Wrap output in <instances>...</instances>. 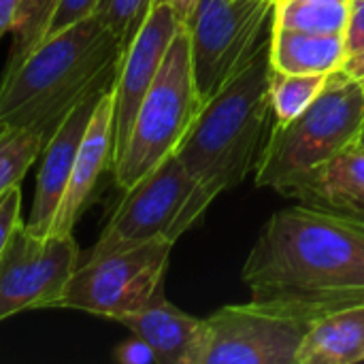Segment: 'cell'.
Here are the masks:
<instances>
[{
	"label": "cell",
	"mask_w": 364,
	"mask_h": 364,
	"mask_svg": "<svg viewBox=\"0 0 364 364\" xmlns=\"http://www.w3.org/2000/svg\"><path fill=\"white\" fill-rule=\"evenodd\" d=\"M241 279L252 301L309 322L364 307V220L301 203L279 209L260 228Z\"/></svg>",
	"instance_id": "1"
},
{
	"label": "cell",
	"mask_w": 364,
	"mask_h": 364,
	"mask_svg": "<svg viewBox=\"0 0 364 364\" xmlns=\"http://www.w3.org/2000/svg\"><path fill=\"white\" fill-rule=\"evenodd\" d=\"M122 41L98 13L38 41L0 81V126L60 124L87 94L113 85Z\"/></svg>",
	"instance_id": "2"
},
{
	"label": "cell",
	"mask_w": 364,
	"mask_h": 364,
	"mask_svg": "<svg viewBox=\"0 0 364 364\" xmlns=\"http://www.w3.org/2000/svg\"><path fill=\"white\" fill-rule=\"evenodd\" d=\"M269 79L267 45L250 66L203 105L175 151L183 166L218 196L237 188L258 166L275 122Z\"/></svg>",
	"instance_id": "3"
},
{
	"label": "cell",
	"mask_w": 364,
	"mask_h": 364,
	"mask_svg": "<svg viewBox=\"0 0 364 364\" xmlns=\"http://www.w3.org/2000/svg\"><path fill=\"white\" fill-rule=\"evenodd\" d=\"M364 87L343 70L290 124H275L256 166V186L282 192L301 175L360 143Z\"/></svg>",
	"instance_id": "4"
},
{
	"label": "cell",
	"mask_w": 364,
	"mask_h": 364,
	"mask_svg": "<svg viewBox=\"0 0 364 364\" xmlns=\"http://www.w3.org/2000/svg\"><path fill=\"white\" fill-rule=\"evenodd\" d=\"M203 100L196 90L190 36L181 26L175 34L162 66L134 115L126 147L111 173L124 192L177 151L194 124Z\"/></svg>",
	"instance_id": "5"
},
{
	"label": "cell",
	"mask_w": 364,
	"mask_h": 364,
	"mask_svg": "<svg viewBox=\"0 0 364 364\" xmlns=\"http://www.w3.org/2000/svg\"><path fill=\"white\" fill-rule=\"evenodd\" d=\"M175 241L151 239L94 250L79 260L55 309H79L117 320L136 314L164 294Z\"/></svg>",
	"instance_id": "6"
},
{
	"label": "cell",
	"mask_w": 364,
	"mask_h": 364,
	"mask_svg": "<svg viewBox=\"0 0 364 364\" xmlns=\"http://www.w3.org/2000/svg\"><path fill=\"white\" fill-rule=\"evenodd\" d=\"M218 198L205 188L183 162L171 154L124 196L105 224L94 250L143 243L151 239L175 241L205 215Z\"/></svg>",
	"instance_id": "7"
},
{
	"label": "cell",
	"mask_w": 364,
	"mask_h": 364,
	"mask_svg": "<svg viewBox=\"0 0 364 364\" xmlns=\"http://www.w3.org/2000/svg\"><path fill=\"white\" fill-rule=\"evenodd\" d=\"M273 0H200L188 21L192 68L203 105L267 49Z\"/></svg>",
	"instance_id": "8"
},
{
	"label": "cell",
	"mask_w": 364,
	"mask_h": 364,
	"mask_svg": "<svg viewBox=\"0 0 364 364\" xmlns=\"http://www.w3.org/2000/svg\"><path fill=\"white\" fill-rule=\"evenodd\" d=\"M309 320L250 301L203 320L192 364H296Z\"/></svg>",
	"instance_id": "9"
},
{
	"label": "cell",
	"mask_w": 364,
	"mask_h": 364,
	"mask_svg": "<svg viewBox=\"0 0 364 364\" xmlns=\"http://www.w3.org/2000/svg\"><path fill=\"white\" fill-rule=\"evenodd\" d=\"M79 260L73 235H38L21 224L0 254V322L28 309H55Z\"/></svg>",
	"instance_id": "10"
},
{
	"label": "cell",
	"mask_w": 364,
	"mask_h": 364,
	"mask_svg": "<svg viewBox=\"0 0 364 364\" xmlns=\"http://www.w3.org/2000/svg\"><path fill=\"white\" fill-rule=\"evenodd\" d=\"M183 23L162 0H154L141 28L128 43L113 83V164L122 156L134 115L151 87L162 60ZM113 168V166H111Z\"/></svg>",
	"instance_id": "11"
},
{
	"label": "cell",
	"mask_w": 364,
	"mask_h": 364,
	"mask_svg": "<svg viewBox=\"0 0 364 364\" xmlns=\"http://www.w3.org/2000/svg\"><path fill=\"white\" fill-rule=\"evenodd\" d=\"M113 85L100 87L92 94H87L81 102H77L66 117L60 122V126L49 136L45 149H43V162L36 177V190H34V203L28 226L38 235H49L55 213L60 209L62 196L68 188L70 173L75 166V158L79 151V145L83 141V134L87 130V124L92 119V113L96 109V102L100 96Z\"/></svg>",
	"instance_id": "12"
},
{
	"label": "cell",
	"mask_w": 364,
	"mask_h": 364,
	"mask_svg": "<svg viewBox=\"0 0 364 364\" xmlns=\"http://www.w3.org/2000/svg\"><path fill=\"white\" fill-rule=\"evenodd\" d=\"M113 87H109L96 102L75 158L68 188L51 226L53 235H73L75 224L94 196L98 179L113 166Z\"/></svg>",
	"instance_id": "13"
},
{
	"label": "cell",
	"mask_w": 364,
	"mask_h": 364,
	"mask_svg": "<svg viewBox=\"0 0 364 364\" xmlns=\"http://www.w3.org/2000/svg\"><path fill=\"white\" fill-rule=\"evenodd\" d=\"M279 194L307 207L364 220V145L356 143L343 149Z\"/></svg>",
	"instance_id": "14"
},
{
	"label": "cell",
	"mask_w": 364,
	"mask_h": 364,
	"mask_svg": "<svg viewBox=\"0 0 364 364\" xmlns=\"http://www.w3.org/2000/svg\"><path fill=\"white\" fill-rule=\"evenodd\" d=\"M115 322L126 326L130 335L141 337L156 354L160 364H192L203 320L194 318L162 296L145 309L122 316Z\"/></svg>",
	"instance_id": "15"
},
{
	"label": "cell",
	"mask_w": 364,
	"mask_h": 364,
	"mask_svg": "<svg viewBox=\"0 0 364 364\" xmlns=\"http://www.w3.org/2000/svg\"><path fill=\"white\" fill-rule=\"evenodd\" d=\"M346 34L273 28L269 34V64L282 73L333 75L348 62Z\"/></svg>",
	"instance_id": "16"
},
{
	"label": "cell",
	"mask_w": 364,
	"mask_h": 364,
	"mask_svg": "<svg viewBox=\"0 0 364 364\" xmlns=\"http://www.w3.org/2000/svg\"><path fill=\"white\" fill-rule=\"evenodd\" d=\"M364 360V307L314 320L296 352V364H356Z\"/></svg>",
	"instance_id": "17"
},
{
	"label": "cell",
	"mask_w": 364,
	"mask_h": 364,
	"mask_svg": "<svg viewBox=\"0 0 364 364\" xmlns=\"http://www.w3.org/2000/svg\"><path fill=\"white\" fill-rule=\"evenodd\" d=\"M60 124L0 126V194L19 186L28 168L43 156V149Z\"/></svg>",
	"instance_id": "18"
},
{
	"label": "cell",
	"mask_w": 364,
	"mask_h": 364,
	"mask_svg": "<svg viewBox=\"0 0 364 364\" xmlns=\"http://www.w3.org/2000/svg\"><path fill=\"white\" fill-rule=\"evenodd\" d=\"M350 15V0H275L273 28L343 34Z\"/></svg>",
	"instance_id": "19"
},
{
	"label": "cell",
	"mask_w": 364,
	"mask_h": 364,
	"mask_svg": "<svg viewBox=\"0 0 364 364\" xmlns=\"http://www.w3.org/2000/svg\"><path fill=\"white\" fill-rule=\"evenodd\" d=\"M331 75L282 73L271 68L269 98L275 124L284 126L296 119L328 85Z\"/></svg>",
	"instance_id": "20"
},
{
	"label": "cell",
	"mask_w": 364,
	"mask_h": 364,
	"mask_svg": "<svg viewBox=\"0 0 364 364\" xmlns=\"http://www.w3.org/2000/svg\"><path fill=\"white\" fill-rule=\"evenodd\" d=\"M58 0H26L19 9V15L13 26V45L9 51L6 66L17 64L41 38L45 32V26L53 13Z\"/></svg>",
	"instance_id": "21"
},
{
	"label": "cell",
	"mask_w": 364,
	"mask_h": 364,
	"mask_svg": "<svg viewBox=\"0 0 364 364\" xmlns=\"http://www.w3.org/2000/svg\"><path fill=\"white\" fill-rule=\"evenodd\" d=\"M151 4L154 0H100L96 13L100 15L105 26L122 41L126 51L128 43L147 17Z\"/></svg>",
	"instance_id": "22"
},
{
	"label": "cell",
	"mask_w": 364,
	"mask_h": 364,
	"mask_svg": "<svg viewBox=\"0 0 364 364\" xmlns=\"http://www.w3.org/2000/svg\"><path fill=\"white\" fill-rule=\"evenodd\" d=\"M98 4H100V0H58L55 6H53L51 17H49V21L45 26L43 38L66 30L68 26L81 21L87 15H94L98 11Z\"/></svg>",
	"instance_id": "23"
},
{
	"label": "cell",
	"mask_w": 364,
	"mask_h": 364,
	"mask_svg": "<svg viewBox=\"0 0 364 364\" xmlns=\"http://www.w3.org/2000/svg\"><path fill=\"white\" fill-rule=\"evenodd\" d=\"M21 224V190L13 186L0 194V254Z\"/></svg>",
	"instance_id": "24"
},
{
	"label": "cell",
	"mask_w": 364,
	"mask_h": 364,
	"mask_svg": "<svg viewBox=\"0 0 364 364\" xmlns=\"http://www.w3.org/2000/svg\"><path fill=\"white\" fill-rule=\"evenodd\" d=\"M348 55H358L364 51V0H350V15L346 26Z\"/></svg>",
	"instance_id": "25"
},
{
	"label": "cell",
	"mask_w": 364,
	"mask_h": 364,
	"mask_svg": "<svg viewBox=\"0 0 364 364\" xmlns=\"http://www.w3.org/2000/svg\"><path fill=\"white\" fill-rule=\"evenodd\" d=\"M119 363L124 364H154L158 363L154 350L136 335H130L126 341H122L117 348H115V354H113Z\"/></svg>",
	"instance_id": "26"
},
{
	"label": "cell",
	"mask_w": 364,
	"mask_h": 364,
	"mask_svg": "<svg viewBox=\"0 0 364 364\" xmlns=\"http://www.w3.org/2000/svg\"><path fill=\"white\" fill-rule=\"evenodd\" d=\"M26 0H0V38L13 30L19 9Z\"/></svg>",
	"instance_id": "27"
},
{
	"label": "cell",
	"mask_w": 364,
	"mask_h": 364,
	"mask_svg": "<svg viewBox=\"0 0 364 364\" xmlns=\"http://www.w3.org/2000/svg\"><path fill=\"white\" fill-rule=\"evenodd\" d=\"M162 2L168 4V6L173 9V13L177 15V19H179L183 26H188L190 17L194 15V11H196V6H198L200 0H162Z\"/></svg>",
	"instance_id": "28"
},
{
	"label": "cell",
	"mask_w": 364,
	"mask_h": 364,
	"mask_svg": "<svg viewBox=\"0 0 364 364\" xmlns=\"http://www.w3.org/2000/svg\"><path fill=\"white\" fill-rule=\"evenodd\" d=\"M343 73L348 77H352L354 81H358L364 87V51L358 55H350L346 66H343Z\"/></svg>",
	"instance_id": "29"
},
{
	"label": "cell",
	"mask_w": 364,
	"mask_h": 364,
	"mask_svg": "<svg viewBox=\"0 0 364 364\" xmlns=\"http://www.w3.org/2000/svg\"><path fill=\"white\" fill-rule=\"evenodd\" d=\"M360 143H363V145H364V130H363V136H360Z\"/></svg>",
	"instance_id": "30"
},
{
	"label": "cell",
	"mask_w": 364,
	"mask_h": 364,
	"mask_svg": "<svg viewBox=\"0 0 364 364\" xmlns=\"http://www.w3.org/2000/svg\"><path fill=\"white\" fill-rule=\"evenodd\" d=\"M273 2H275V0H273Z\"/></svg>",
	"instance_id": "31"
}]
</instances>
